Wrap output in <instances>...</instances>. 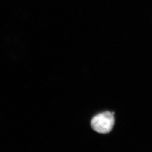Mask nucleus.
Segmentation results:
<instances>
[{"label":"nucleus","instance_id":"obj_1","mask_svg":"<svg viewBox=\"0 0 152 152\" xmlns=\"http://www.w3.org/2000/svg\"><path fill=\"white\" fill-rule=\"evenodd\" d=\"M114 113L105 112L96 115L91 121L93 129L101 134L110 132L114 124Z\"/></svg>","mask_w":152,"mask_h":152}]
</instances>
